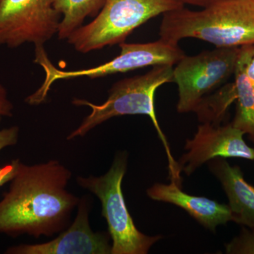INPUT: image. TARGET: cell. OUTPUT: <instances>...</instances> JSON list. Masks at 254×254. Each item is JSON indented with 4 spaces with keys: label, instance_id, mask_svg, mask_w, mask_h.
Masks as SVG:
<instances>
[{
    "label": "cell",
    "instance_id": "obj_19",
    "mask_svg": "<svg viewBox=\"0 0 254 254\" xmlns=\"http://www.w3.org/2000/svg\"><path fill=\"white\" fill-rule=\"evenodd\" d=\"M13 110L14 105L8 98L7 91L0 83V117H12Z\"/></svg>",
    "mask_w": 254,
    "mask_h": 254
},
{
    "label": "cell",
    "instance_id": "obj_11",
    "mask_svg": "<svg viewBox=\"0 0 254 254\" xmlns=\"http://www.w3.org/2000/svg\"><path fill=\"white\" fill-rule=\"evenodd\" d=\"M181 185L171 181L170 185L155 184L147 190L151 199L166 202L186 210L190 216L211 231L220 225L232 221V213L228 205L221 204L205 197L195 196L185 193Z\"/></svg>",
    "mask_w": 254,
    "mask_h": 254
},
{
    "label": "cell",
    "instance_id": "obj_7",
    "mask_svg": "<svg viewBox=\"0 0 254 254\" xmlns=\"http://www.w3.org/2000/svg\"><path fill=\"white\" fill-rule=\"evenodd\" d=\"M240 48H216L194 56L185 55L175 64L173 82L178 86L179 113L194 112L203 98L234 76Z\"/></svg>",
    "mask_w": 254,
    "mask_h": 254
},
{
    "label": "cell",
    "instance_id": "obj_14",
    "mask_svg": "<svg viewBox=\"0 0 254 254\" xmlns=\"http://www.w3.org/2000/svg\"><path fill=\"white\" fill-rule=\"evenodd\" d=\"M55 9L63 18L58 36L60 40L68 37L83 26L87 17H95L105 4V0H53Z\"/></svg>",
    "mask_w": 254,
    "mask_h": 254
},
{
    "label": "cell",
    "instance_id": "obj_22",
    "mask_svg": "<svg viewBox=\"0 0 254 254\" xmlns=\"http://www.w3.org/2000/svg\"><path fill=\"white\" fill-rule=\"evenodd\" d=\"M252 140L254 142V138H252Z\"/></svg>",
    "mask_w": 254,
    "mask_h": 254
},
{
    "label": "cell",
    "instance_id": "obj_6",
    "mask_svg": "<svg viewBox=\"0 0 254 254\" xmlns=\"http://www.w3.org/2000/svg\"><path fill=\"white\" fill-rule=\"evenodd\" d=\"M121 52L120 55L108 62L95 67L76 71H64L53 66L47 56L44 48H36L35 63L41 65L46 78L41 88L25 100L31 105H38L44 103L50 91V86L55 81L60 79L87 76L90 78H98L133 71L146 66L158 65L176 64L185 56V52L177 43L160 39L147 43H126L119 44Z\"/></svg>",
    "mask_w": 254,
    "mask_h": 254
},
{
    "label": "cell",
    "instance_id": "obj_5",
    "mask_svg": "<svg viewBox=\"0 0 254 254\" xmlns=\"http://www.w3.org/2000/svg\"><path fill=\"white\" fill-rule=\"evenodd\" d=\"M183 6L178 0H105L94 19L73 31L66 41L84 54L119 45L151 18Z\"/></svg>",
    "mask_w": 254,
    "mask_h": 254
},
{
    "label": "cell",
    "instance_id": "obj_17",
    "mask_svg": "<svg viewBox=\"0 0 254 254\" xmlns=\"http://www.w3.org/2000/svg\"><path fill=\"white\" fill-rule=\"evenodd\" d=\"M1 118L0 117V123ZM19 137V127L12 126L0 129V152L6 147L17 144Z\"/></svg>",
    "mask_w": 254,
    "mask_h": 254
},
{
    "label": "cell",
    "instance_id": "obj_18",
    "mask_svg": "<svg viewBox=\"0 0 254 254\" xmlns=\"http://www.w3.org/2000/svg\"><path fill=\"white\" fill-rule=\"evenodd\" d=\"M21 164L19 159H14L2 166H0V188L11 182L17 173Z\"/></svg>",
    "mask_w": 254,
    "mask_h": 254
},
{
    "label": "cell",
    "instance_id": "obj_4",
    "mask_svg": "<svg viewBox=\"0 0 254 254\" xmlns=\"http://www.w3.org/2000/svg\"><path fill=\"white\" fill-rule=\"evenodd\" d=\"M128 154L119 152L105 175L76 177L78 186L96 195L102 206V216L108 224L111 237V254H146L162 236H148L137 229L133 221L122 190L126 174Z\"/></svg>",
    "mask_w": 254,
    "mask_h": 254
},
{
    "label": "cell",
    "instance_id": "obj_15",
    "mask_svg": "<svg viewBox=\"0 0 254 254\" xmlns=\"http://www.w3.org/2000/svg\"><path fill=\"white\" fill-rule=\"evenodd\" d=\"M236 100L235 85L227 83L203 98L194 113L202 123L221 125L229 107Z\"/></svg>",
    "mask_w": 254,
    "mask_h": 254
},
{
    "label": "cell",
    "instance_id": "obj_13",
    "mask_svg": "<svg viewBox=\"0 0 254 254\" xmlns=\"http://www.w3.org/2000/svg\"><path fill=\"white\" fill-rule=\"evenodd\" d=\"M254 55V46L241 47L234 73L237 108L232 125L254 138V86L247 76V68Z\"/></svg>",
    "mask_w": 254,
    "mask_h": 254
},
{
    "label": "cell",
    "instance_id": "obj_21",
    "mask_svg": "<svg viewBox=\"0 0 254 254\" xmlns=\"http://www.w3.org/2000/svg\"><path fill=\"white\" fill-rule=\"evenodd\" d=\"M247 76L254 86V55L247 68Z\"/></svg>",
    "mask_w": 254,
    "mask_h": 254
},
{
    "label": "cell",
    "instance_id": "obj_8",
    "mask_svg": "<svg viewBox=\"0 0 254 254\" xmlns=\"http://www.w3.org/2000/svg\"><path fill=\"white\" fill-rule=\"evenodd\" d=\"M53 0H0V47H43L59 31Z\"/></svg>",
    "mask_w": 254,
    "mask_h": 254
},
{
    "label": "cell",
    "instance_id": "obj_12",
    "mask_svg": "<svg viewBox=\"0 0 254 254\" xmlns=\"http://www.w3.org/2000/svg\"><path fill=\"white\" fill-rule=\"evenodd\" d=\"M208 166L226 193L232 221L254 228V187L246 181L240 167L232 166L223 158L210 160Z\"/></svg>",
    "mask_w": 254,
    "mask_h": 254
},
{
    "label": "cell",
    "instance_id": "obj_16",
    "mask_svg": "<svg viewBox=\"0 0 254 254\" xmlns=\"http://www.w3.org/2000/svg\"><path fill=\"white\" fill-rule=\"evenodd\" d=\"M244 228L239 236L225 246L227 254H254V228Z\"/></svg>",
    "mask_w": 254,
    "mask_h": 254
},
{
    "label": "cell",
    "instance_id": "obj_1",
    "mask_svg": "<svg viewBox=\"0 0 254 254\" xmlns=\"http://www.w3.org/2000/svg\"><path fill=\"white\" fill-rule=\"evenodd\" d=\"M71 176L57 160L32 165L21 163L0 200V233L38 239L67 228L80 200L66 189Z\"/></svg>",
    "mask_w": 254,
    "mask_h": 254
},
{
    "label": "cell",
    "instance_id": "obj_10",
    "mask_svg": "<svg viewBox=\"0 0 254 254\" xmlns=\"http://www.w3.org/2000/svg\"><path fill=\"white\" fill-rule=\"evenodd\" d=\"M245 132L232 125L203 123L192 139H187L185 153L179 161V170L191 175L203 163L216 158H240L254 160V149L244 140Z\"/></svg>",
    "mask_w": 254,
    "mask_h": 254
},
{
    "label": "cell",
    "instance_id": "obj_9",
    "mask_svg": "<svg viewBox=\"0 0 254 254\" xmlns=\"http://www.w3.org/2000/svg\"><path fill=\"white\" fill-rule=\"evenodd\" d=\"M91 197L80 198L72 223L59 235L41 244H21L10 247L6 254H111L109 232H94L90 225Z\"/></svg>",
    "mask_w": 254,
    "mask_h": 254
},
{
    "label": "cell",
    "instance_id": "obj_20",
    "mask_svg": "<svg viewBox=\"0 0 254 254\" xmlns=\"http://www.w3.org/2000/svg\"><path fill=\"white\" fill-rule=\"evenodd\" d=\"M178 1H180L184 5L186 4L196 5V6L205 7V6L215 4V3L222 1V0H178Z\"/></svg>",
    "mask_w": 254,
    "mask_h": 254
},
{
    "label": "cell",
    "instance_id": "obj_3",
    "mask_svg": "<svg viewBox=\"0 0 254 254\" xmlns=\"http://www.w3.org/2000/svg\"><path fill=\"white\" fill-rule=\"evenodd\" d=\"M173 82V66L158 65L140 76L120 80L112 86L109 96L103 104L73 98L72 104L88 106L91 113L66 137L68 141L86 136L99 125L115 117L143 115L149 117L166 150L171 181L180 182L178 164L173 160L166 137L160 128L155 110V91L165 83Z\"/></svg>",
    "mask_w": 254,
    "mask_h": 254
},
{
    "label": "cell",
    "instance_id": "obj_2",
    "mask_svg": "<svg viewBox=\"0 0 254 254\" xmlns=\"http://www.w3.org/2000/svg\"><path fill=\"white\" fill-rule=\"evenodd\" d=\"M160 38L177 43L193 38L216 48L254 46V0H222L191 11L183 7L163 14Z\"/></svg>",
    "mask_w": 254,
    "mask_h": 254
}]
</instances>
